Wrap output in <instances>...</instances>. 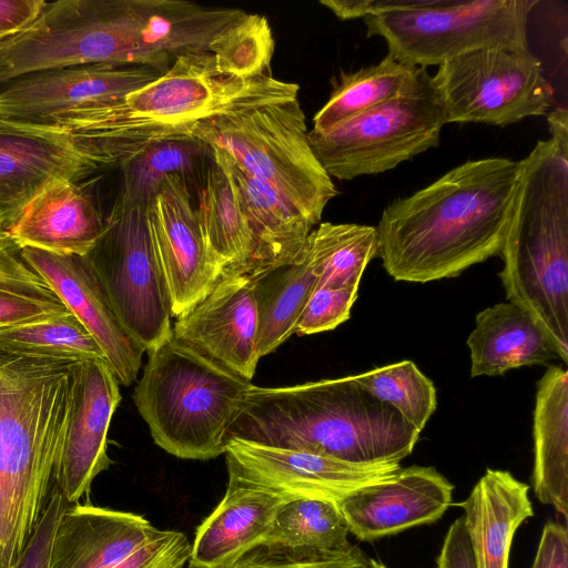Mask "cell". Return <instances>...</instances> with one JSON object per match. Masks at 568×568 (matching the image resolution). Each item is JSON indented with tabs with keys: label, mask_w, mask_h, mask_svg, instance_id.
I'll use <instances>...</instances> for the list:
<instances>
[{
	"label": "cell",
	"mask_w": 568,
	"mask_h": 568,
	"mask_svg": "<svg viewBox=\"0 0 568 568\" xmlns=\"http://www.w3.org/2000/svg\"><path fill=\"white\" fill-rule=\"evenodd\" d=\"M432 83L448 123L505 126L548 114L552 85L527 48H485L438 65Z\"/></svg>",
	"instance_id": "11"
},
{
	"label": "cell",
	"mask_w": 568,
	"mask_h": 568,
	"mask_svg": "<svg viewBox=\"0 0 568 568\" xmlns=\"http://www.w3.org/2000/svg\"><path fill=\"white\" fill-rule=\"evenodd\" d=\"M0 230H4V229H3V226H2V224H1V221H0ZM4 231H6V230H4Z\"/></svg>",
	"instance_id": "48"
},
{
	"label": "cell",
	"mask_w": 568,
	"mask_h": 568,
	"mask_svg": "<svg viewBox=\"0 0 568 568\" xmlns=\"http://www.w3.org/2000/svg\"><path fill=\"white\" fill-rule=\"evenodd\" d=\"M191 547L183 532L158 529L141 547L110 568H183Z\"/></svg>",
	"instance_id": "38"
},
{
	"label": "cell",
	"mask_w": 568,
	"mask_h": 568,
	"mask_svg": "<svg viewBox=\"0 0 568 568\" xmlns=\"http://www.w3.org/2000/svg\"><path fill=\"white\" fill-rule=\"evenodd\" d=\"M353 377L362 388L390 405L419 432L436 410V388L412 361L376 367Z\"/></svg>",
	"instance_id": "34"
},
{
	"label": "cell",
	"mask_w": 568,
	"mask_h": 568,
	"mask_svg": "<svg viewBox=\"0 0 568 568\" xmlns=\"http://www.w3.org/2000/svg\"><path fill=\"white\" fill-rule=\"evenodd\" d=\"M436 568H477L463 516L449 526Z\"/></svg>",
	"instance_id": "42"
},
{
	"label": "cell",
	"mask_w": 568,
	"mask_h": 568,
	"mask_svg": "<svg viewBox=\"0 0 568 568\" xmlns=\"http://www.w3.org/2000/svg\"><path fill=\"white\" fill-rule=\"evenodd\" d=\"M320 3L331 10L339 20L363 19L369 0H321Z\"/></svg>",
	"instance_id": "45"
},
{
	"label": "cell",
	"mask_w": 568,
	"mask_h": 568,
	"mask_svg": "<svg viewBox=\"0 0 568 568\" xmlns=\"http://www.w3.org/2000/svg\"><path fill=\"white\" fill-rule=\"evenodd\" d=\"M99 204L80 182L55 180L43 187L8 230L20 247L87 255L104 230Z\"/></svg>",
	"instance_id": "20"
},
{
	"label": "cell",
	"mask_w": 568,
	"mask_h": 568,
	"mask_svg": "<svg viewBox=\"0 0 568 568\" xmlns=\"http://www.w3.org/2000/svg\"><path fill=\"white\" fill-rule=\"evenodd\" d=\"M100 168L45 125L0 128V221L6 231L27 204L55 180L80 182Z\"/></svg>",
	"instance_id": "18"
},
{
	"label": "cell",
	"mask_w": 568,
	"mask_h": 568,
	"mask_svg": "<svg viewBox=\"0 0 568 568\" xmlns=\"http://www.w3.org/2000/svg\"><path fill=\"white\" fill-rule=\"evenodd\" d=\"M532 487L537 498L568 516V373L549 366L537 383Z\"/></svg>",
	"instance_id": "26"
},
{
	"label": "cell",
	"mask_w": 568,
	"mask_h": 568,
	"mask_svg": "<svg viewBox=\"0 0 568 568\" xmlns=\"http://www.w3.org/2000/svg\"><path fill=\"white\" fill-rule=\"evenodd\" d=\"M475 324L466 341L471 377L499 376L521 366L546 365L559 358L541 327L513 303L484 308L476 315Z\"/></svg>",
	"instance_id": "25"
},
{
	"label": "cell",
	"mask_w": 568,
	"mask_h": 568,
	"mask_svg": "<svg viewBox=\"0 0 568 568\" xmlns=\"http://www.w3.org/2000/svg\"><path fill=\"white\" fill-rule=\"evenodd\" d=\"M251 277L257 314L256 355L261 359L294 334L317 275L305 245L295 261Z\"/></svg>",
	"instance_id": "28"
},
{
	"label": "cell",
	"mask_w": 568,
	"mask_h": 568,
	"mask_svg": "<svg viewBox=\"0 0 568 568\" xmlns=\"http://www.w3.org/2000/svg\"><path fill=\"white\" fill-rule=\"evenodd\" d=\"M0 352L52 361H106L91 334L69 311L1 327Z\"/></svg>",
	"instance_id": "33"
},
{
	"label": "cell",
	"mask_w": 568,
	"mask_h": 568,
	"mask_svg": "<svg viewBox=\"0 0 568 568\" xmlns=\"http://www.w3.org/2000/svg\"><path fill=\"white\" fill-rule=\"evenodd\" d=\"M275 42L267 19L243 13L217 33L211 44L217 69L226 75L252 79L271 75Z\"/></svg>",
	"instance_id": "35"
},
{
	"label": "cell",
	"mask_w": 568,
	"mask_h": 568,
	"mask_svg": "<svg viewBox=\"0 0 568 568\" xmlns=\"http://www.w3.org/2000/svg\"><path fill=\"white\" fill-rule=\"evenodd\" d=\"M519 172V161L507 158L469 160L389 203L376 226L386 273L427 283L500 255Z\"/></svg>",
	"instance_id": "1"
},
{
	"label": "cell",
	"mask_w": 568,
	"mask_h": 568,
	"mask_svg": "<svg viewBox=\"0 0 568 568\" xmlns=\"http://www.w3.org/2000/svg\"><path fill=\"white\" fill-rule=\"evenodd\" d=\"M251 385L171 337L148 353L132 398L159 447L206 460L224 454L227 429Z\"/></svg>",
	"instance_id": "6"
},
{
	"label": "cell",
	"mask_w": 568,
	"mask_h": 568,
	"mask_svg": "<svg viewBox=\"0 0 568 568\" xmlns=\"http://www.w3.org/2000/svg\"><path fill=\"white\" fill-rule=\"evenodd\" d=\"M42 281L21 255L8 231L0 230V290L37 297Z\"/></svg>",
	"instance_id": "39"
},
{
	"label": "cell",
	"mask_w": 568,
	"mask_h": 568,
	"mask_svg": "<svg viewBox=\"0 0 568 568\" xmlns=\"http://www.w3.org/2000/svg\"><path fill=\"white\" fill-rule=\"evenodd\" d=\"M307 133L298 98L217 114L193 130L194 138L223 151L315 227L337 190L316 159Z\"/></svg>",
	"instance_id": "7"
},
{
	"label": "cell",
	"mask_w": 568,
	"mask_h": 568,
	"mask_svg": "<svg viewBox=\"0 0 568 568\" xmlns=\"http://www.w3.org/2000/svg\"><path fill=\"white\" fill-rule=\"evenodd\" d=\"M538 0H369L367 37L398 61L426 69L485 48H527Z\"/></svg>",
	"instance_id": "8"
},
{
	"label": "cell",
	"mask_w": 568,
	"mask_h": 568,
	"mask_svg": "<svg viewBox=\"0 0 568 568\" xmlns=\"http://www.w3.org/2000/svg\"><path fill=\"white\" fill-rule=\"evenodd\" d=\"M453 489L436 468L413 465L353 491L337 506L349 532L372 541L438 520L452 503Z\"/></svg>",
	"instance_id": "19"
},
{
	"label": "cell",
	"mask_w": 568,
	"mask_h": 568,
	"mask_svg": "<svg viewBox=\"0 0 568 568\" xmlns=\"http://www.w3.org/2000/svg\"><path fill=\"white\" fill-rule=\"evenodd\" d=\"M305 245L317 275L315 288L358 291L367 264L378 252L376 227L356 223H320Z\"/></svg>",
	"instance_id": "31"
},
{
	"label": "cell",
	"mask_w": 568,
	"mask_h": 568,
	"mask_svg": "<svg viewBox=\"0 0 568 568\" xmlns=\"http://www.w3.org/2000/svg\"><path fill=\"white\" fill-rule=\"evenodd\" d=\"M446 124L426 72L409 93L367 109L326 131L311 130L310 145L329 178L378 174L436 148Z\"/></svg>",
	"instance_id": "9"
},
{
	"label": "cell",
	"mask_w": 568,
	"mask_h": 568,
	"mask_svg": "<svg viewBox=\"0 0 568 568\" xmlns=\"http://www.w3.org/2000/svg\"><path fill=\"white\" fill-rule=\"evenodd\" d=\"M89 257L131 336L146 353L172 337L168 285L146 225V206L119 192Z\"/></svg>",
	"instance_id": "10"
},
{
	"label": "cell",
	"mask_w": 568,
	"mask_h": 568,
	"mask_svg": "<svg viewBox=\"0 0 568 568\" xmlns=\"http://www.w3.org/2000/svg\"><path fill=\"white\" fill-rule=\"evenodd\" d=\"M146 225L176 318L222 276L203 240L192 186L179 175L164 179L148 202Z\"/></svg>",
	"instance_id": "14"
},
{
	"label": "cell",
	"mask_w": 568,
	"mask_h": 568,
	"mask_svg": "<svg viewBox=\"0 0 568 568\" xmlns=\"http://www.w3.org/2000/svg\"><path fill=\"white\" fill-rule=\"evenodd\" d=\"M9 123H10V121H6V120L0 119V128H4V126H7Z\"/></svg>",
	"instance_id": "47"
},
{
	"label": "cell",
	"mask_w": 568,
	"mask_h": 568,
	"mask_svg": "<svg viewBox=\"0 0 568 568\" xmlns=\"http://www.w3.org/2000/svg\"><path fill=\"white\" fill-rule=\"evenodd\" d=\"M366 557L357 546L346 552L308 555L260 545L222 568H359Z\"/></svg>",
	"instance_id": "36"
},
{
	"label": "cell",
	"mask_w": 568,
	"mask_h": 568,
	"mask_svg": "<svg viewBox=\"0 0 568 568\" xmlns=\"http://www.w3.org/2000/svg\"><path fill=\"white\" fill-rule=\"evenodd\" d=\"M519 180L498 276L568 363V135L536 143Z\"/></svg>",
	"instance_id": "5"
},
{
	"label": "cell",
	"mask_w": 568,
	"mask_h": 568,
	"mask_svg": "<svg viewBox=\"0 0 568 568\" xmlns=\"http://www.w3.org/2000/svg\"><path fill=\"white\" fill-rule=\"evenodd\" d=\"M426 69L398 61L387 53L378 63L354 72L342 71L333 81L327 102L313 118L315 131H326L377 104L413 91Z\"/></svg>",
	"instance_id": "29"
},
{
	"label": "cell",
	"mask_w": 568,
	"mask_h": 568,
	"mask_svg": "<svg viewBox=\"0 0 568 568\" xmlns=\"http://www.w3.org/2000/svg\"><path fill=\"white\" fill-rule=\"evenodd\" d=\"M337 504L314 498L285 503L276 513L263 546L308 555H332L353 548Z\"/></svg>",
	"instance_id": "30"
},
{
	"label": "cell",
	"mask_w": 568,
	"mask_h": 568,
	"mask_svg": "<svg viewBox=\"0 0 568 568\" xmlns=\"http://www.w3.org/2000/svg\"><path fill=\"white\" fill-rule=\"evenodd\" d=\"M300 87L271 75L223 74L211 53L179 57L155 81L122 100L63 114L47 126L101 168L120 166L149 144L192 138L211 116L297 98Z\"/></svg>",
	"instance_id": "2"
},
{
	"label": "cell",
	"mask_w": 568,
	"mask_h": 568,
	"mask_svg": "<svg viewBox=\"0 0 568 568\" xmlns=\"http://www.w3.org/2000/svg\"><path fill=\"white\" fill-rule=\"evenodd\" d=\"M174 320L173 341L219 368L252 381L258 357L257 314L250 275H222L201 301Z\"/></svg>",
	"instance_id": "15"
},
{
	"label": "cell",
	"mask_w": 568,
	"mask_h": 568,
	"mask_svg": "<svg viewBox=\"0 0 568 568\" xmlns=\"http://www.w3.org/2000/svg\"><path fill=\"white\" fill-rule=\"evenodd\" d=\"M286 496L229 486L213 513L197 527L190 568H222L263 544Z\"/></svg>",
	"instance_id": "23"
},
{
	"label": "cell",
	"mask_w": 568,
	"mask_h": 568,
	"mask_svg": "<svg viewBox=\"0 0 568 568\" xmlns=\"http://www.w3.org/2000/svg\"><path fill=\"white\" fill-rule=\"evenodd\" d=\"M67 311L60 301L33 298L0 290V328Z\"/></svg>",
	"instance_id": "41"
},
{
	"label": "cell",
	"mask_w": 568,
	"mask_h": 568,
	"mask_svg": "<svg viewBox=\"0 0 568 568\" xmlns=\"http://www.w3.org/2000/svg\"><path fill=\"white\" fill-rule=\"evenodd\" d=\"M21 255L100 346L120 385L136 381L144 348L131 336L87 255L22 247Z\"/></svg>",
	"instance_id": "17"
},
{
	"label": "cell",
	"mask_w": 568,
	"mask_h": 568,
	"mask_svg": "<svg viewBox=\"0 0 568 568\" xmlns=\"http://www.w3.org/2000/svg\"><path fill=\"white\" fill-rule=\"evenodd\" d=\"M196 213L203 240L224 274L250 271L253 241L232 181L213 159L197 192Z\"/></svg>",
	"instance_id": "27"
},
{
	"label": "cell",
	"mask_w": 568,
	"mask_h": 568,
	"mask_svg": "<svg viewBox=\"0 0 568 568\" xmlns=\"http://www.w3.org/2000/svg\"><path fill=\"white\" fill-rule=\"evenodd\" d=\"M120 402V383L106 361L73 362L69 424L54 479L67 505L90 493L94 478L112 464L108 433Z\"/></svg>",
	"instance_id": "16"
},
{
	"label": "cell",
	"mask_w": 568,
	"mask_h": 568,
	"mask_svg": "<svg viewBox=\"0 0 568 568\" xmlns=\"http://www.w3.org/2000/svg\"><path fill=\"white\" fill-rule=\"evenodd\" d=\"M357 290L314 288L296 322L294 334L312 335L336 328L351 316Z\"/></svg>",
	"instance_id": "37"
},
{
	"label": "cell",
	"mask_w": 568,
	"mask_h": 568,
	"mask_svg": "<svg viewBox=\"0 0 568 568\" xmlns=\"http://www.w3.org/2000/svg\"><path fill=\"white\" fill-rule=\"evenodd\" d=\"M22 555L13 568H48L55 527L67 503L54 486Z\"/></svg>",
	"instance_id": "40"
},
{
	"label": "cell",
	"mask_w": 568,
	"mask_h": 568,
	"mask_svg": "<svg viewBox=\"0 0 568 568\" xmlns=\"http://www.w3.org/2000/svg\"><path fill=\"white\" fill-rule=\"evenodd\" d=\"M141 515L93 505H65L52 539L48 568H110L155 532Z\"/></svg>",
	"instance_id": "21"
},
{
	"label": "cell",
	"mask_w": 568,
	"mask_h": 568,
	"mask_svg": "<svg viewBox=\"0 0 568 568\" xmlns=\"http://www.w3.org/2000/svg\"><path fill=\"white\" fill-rule=\"evenodd\" d=\"M359 568H387V567L384 564H382L373 558H369L367 556Z\"/></svg>",
	"instance_id": "46"
},
{
	"label": "cell",
	"mask_w": 568,
	"mask_h": 568,
	"mask_svg": "<svg viewBox=\"0 0 568 568\" xmlns=\"http://www.w3.org/2000/svg\"><path fill=\"white\" fill-rule=\"evenodd\" d=\"M528 490L509 471L488 468L460 504L477 568H508L513 537L534 515Z\"/></svg>",
	"instance_id": "24"
},
{
	"label": "cell",
	"mask_w": 568,
	"mask_h": 568,
	"mask_svg": "<svg viewBox=\"0 0 568 568\" xmlns=\"http://www.w3.org/2000/svg\"><path fill=\"white\" fill-rule=\"evenodd\" d=\"M229 486L338 503L353 491L395 475L400 463L357 464L310 452L232 438L225 452Z\"/></svg>",
	"instance_id": "12"
},
{
	"label": "cell",
	"mask_w": 568,
	"mask_h": 568,
	"mask_svg": "<svg viewBox=\"0 0 568 568\" xmlns=\"http://www.w3.org/2000/svg\"><path fill=\"white\" fill-rule=\"evenodd\" d=\"M420 432L353 375L292 386L251 385L227 429L232 438L357 464L399 463Z\"/></svg>",
	"instance_id": "3"
},
{
	"label": "cell",
	"mask_w": 568,
	"mask_h": 568,
	"mask_svg": "<svg viewBox=\"0 0 568 568\" xmlns=\"http://www.w3.org/2000/svg\"><path fill=\"white\" fill-rule=\"evenodd\" d=\"M73 362L0 352V568H13L54 484Z\"/></svg>",
	"instance_id": "4"
},
{
	"label": "cell",
	"mask_w": 568,
	"mask_h": 568,
	"mask_svg": "<svg viewBox=\"0 0 568 568\" xmlns=\"http://www.w3.org/2000/svg\"><path fill=\"white\" fill-rule=\"evenodd\" d=\"M163 74L148 65L110 63L24 74L0 85V119L47 125L69 112L115 103Z\"/></svg>",
	"instance_id": "13"
},
{
	"label": "cell",
	"mask_w": 568,
	"mask_h": 568,
	"mask_svg": "<svg viewBox=\"0 0 568 568\" xmlns=\"http://www.w3.org/2000/svg\"><path fill=\"white\" fill-rule=\"evenodd\" d=\"M214 161L230 176L252 235L247 275L298 258L314 229L306 217L271 186L244 172L223 151L210 148Z\"/></svg>",
	"instance_id": "22"
},
{
	"label": "cell",
	"mask_w": 568,
	"mask_h": 568,
	"mask_svg": "<svg viewBox=\"0 0 568 568\" xmlns=\"http://www.w3.org/2000/svg\"><path fill=\"white\" fill-rule=\"evenodd\" d=\"M531 568H568L567 527L548 521L542 529Z\"/></svg>",
	"instance_id": "43"
},
{
	"label": "cell",
	"mask_w": 568,
	"mask_h": 568,
	"mask_svg": "<svg viewBox=\"0 0 568 568\" xmlns=\"http://www.w3.org/2000/svg\"><path fill=\"white\" fill-rule=\"evenodd\" d=\"M45 3L44 0H0V42L28 27Z\"/></svg>",
	"instance_id": "44"
},
{
	"label": "cell",
	"mask_w": 568,
	"mask_h": 568,
	"mask_svg": "<svg viewBox=\"0 0 568 568\" xmlns=\"http://www.w3.org/2000/svg\"><path fill=\"white\" fill-rule=\"evenodd\" d=\"M210 155V146L194 136L151 143L119 166L120 193L146 206L162 181L172 175L181 176L192 189L200 190L206 171L204 160Z\"/></svg>",
	"instance_id": "32"
}]
</instances>
